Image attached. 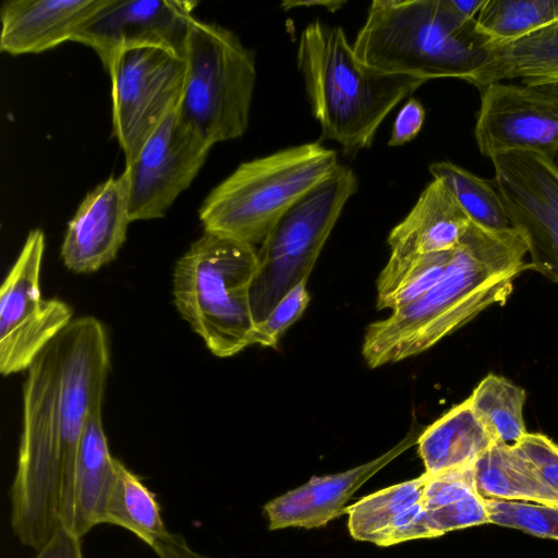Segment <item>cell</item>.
<instances>
[{
	"label": "cell",
	"instance_id": "d6a6232c",
	"mask_svg": "<svg viewBox=\"0 0 558 558\" xmlns=\"http://www.w3.org/2000/svg\"><path fill=\"white\" fill-rule=\"evenodd\" d=\"M539 480L558 494V445L542 434L526 433L515 445Z\"/></svg>",
	"mask_w": 558,
	"mask_h": 558
},
{
	"label": "cell",
	"instance_id": "d6986e66",
	"mask_svg": "<svg viewBox=\"0 0 558 558\" xmlns=\"http://www.w3.org/2000/svg\"><path fill=\"white\" fill-rule=\"evenodd\" d=\"M425 475L362 497L345 508L350 535L388 547L435 537L424 509Z\"/></svg>",
	"mask_w": 558,
	"mask_h": 558
},
{
	"label": "cell",
	"instance_id": "f546056e",
	"mask_svg": "<svg viewBox=\"0 0 558 558\" xmlns=\"http://www.w3.org/2000/svg\"><path fill=\"white\" fill-rule=\"evenodd\" d=\"M490 523L558 541V507L485 498Z\"/></svg>",
	"mask_w": 558,
	"mask_h": 558
},
{
	"label": "cell",
	"instance_id": "d590c367",
	"mask_svg": "<svg viewBox=\"0 0 558 558\" xmlns=\"http://www.w3.org/2000/svg\"><path fill=\"white\" fill-rule=\"evenodd\" d=\"M159 558H211L191 549L180 534L168 532L151 546Z\"/></svg>",
	"mask_w": 558,
	"mask_h": 558
},
{
	"label": "cell",
	"instance_id": "ba28073f",
	"mask_svg": "<svg viewBox=\"0 0 558 558\" xmlns=\"http://www.w3.org/2000/svg\"><path fill=\"white\" fill-rule=\"evenodd\" d=\"M353 170L339 165L274 226L257 251L250 298L255 327L294 287L308 280L349 198L357 191Z\"/></svg>",
	"mask_w": 558,
	"mask_h": 558
},
{
	"label": "cell",
	"instance_id": "9c48e42d",
	"mask_svg": "<svg viewBox=\"0 0 558 558\" xmlns=\"http://www.w3.org/2000/svg\"><path fill=\"white\" fill-rule=\"evenodd\" d=\"M106 70L111 81L112 135L126 165L178 109L186 63L169 50L140 47L119 51Z\"/></svg>",
	"mask_w": 558,
	"mask_h": 558
},
{
	"label": "cell",
	"instance_id": "1f68e13d",
	"mask_svg": "<svg viewBox=\"0 0 558 558\" xmlns=\"http://www.w3.org/2000/svg\"><path fill=\"white\" fill-rule=\"evenodd\" d=\"M425 513L435 537L454 530L490 523L485 498L480 494L426 510Z\"/></svg>",
	"mask_w": 558,
	"mask_h": 558
},
{
	"label": "cell",
	"instance_id": "277c9868",
	"mask_svg": "<svg viewBox=\"0 0 558 558\" xmlns=\"http://www.w3.org/2000/svg\"><path fill=\"white\" fill-rule=\"evenodd\" d=\"M60 361L54 339L27 369L23 428L11 486V526L27 547L40 550L60 530L72 531L59 424Z\"/></svg>",
	"mask_w": 558,
	"mask_h": 558
},
{
	"label": "cell",
	"instance_id": "44dd1931",
	"mask_svg": "<svg viewBox=\"0 0 558 558\" xmlns=\"http://www.w3.org/2000/svg\"><path fill=\"white\" fill-rule=\"evenodd\" d=\"M101 404L102 399L94 402L77 449L72 533L80 538L95 525L105 522L117 481L118 459L109 451L102 427Z\"/></svg>",
	"mask_w": 558,
	"mask_h": 558
},
{
	"label": "cell",
	"instance_id": "ffe728a7",
	"mask_svg": "<svg viewBox=\"0 0 558 558\" xmlns=\"http://www.w3.org/2000/svg\"><path fill=\"white\" fill-rule=\"evenodd\" d=\"M471 219L450 190L434 179L408 216L388 235L392 255L426 254L457 247Z\"/></svg>",
	"mask_w": 558,
	"mask_h": 558
},
{
	"label": "cell",
	"instance_id": "7c38bea8",
	"mask_svg": "<svg viewBox=\"0 0 558 558\" xmlns=\"http://www.w3.org/2000/svg\"><path fill=\"white\" fill-rule=\"evenodd\" d=\"M475 141L482 155L527 150L555 160L558 154V82L504 84L481 89Z\"/></svg>",
	"mask_w": 558,
	"mask_h": 558
},
{
	"label": "cell",
	"instance_id": "8992f818",
	"mask_svg": "<svg viewBox=\"0 0 558 558\" xmlns=\"http://www.w3.org/2000/svg\"><path fill=\"white\" fill-rule=\"evenodd\" d=\"M256 268L253 245L209 232L194 241L174 266V305L218 357L253 344L250 290Z\"/></svg>",
	"mask_w": 558,
	"mask_h": 558
},
{
	"label": "cell",
	"instance_id": "6da1fadb",
	"mask_svg": "<svg viewBox=\"0 0 558 558\" xmlns=\"http://www.w3.org/2000/svg\"><path fill=\"white\" fill-rule=\"evenodd\" d=\"M526 245L514 228L471 221L440 279L413 303L372 323L362 355L376 368L434 347L494 304H505L514 279L529 269Z\"/></svg>",
	"mask_w": 558,
	"mask_h": 558
},
{
	"label": "cell",
	"instance_id": "d4e9b609",
	"mask_svg": "<svg viewBox=\"0 0 558 558\" xmlns=\"http://www.w3.org/2000/svg\"><path fill=\"white\" fill-rule=\"evenodd\" d=\"M452 254H390L377 280V308L395 312L420 299L440 279Z\"/></svg>",
	"mask_w": 558,
	"mask_h": 558
},
{
	"label": "cell",
	"instance_id": "7a4b0ae2",
	"mask_svg": "<svg viewBox=\"0 0 558 558\" xmlns=\"http://www.w3.org/2000/svg\"><path fill=\"white\" fill-rule=\"evenodd\" d=\"M296 57L320 138L337 142L349 158L369 147L388 113L427 82L366 64L340 26L320 21L302 31Z\"/></svg>",
	"mask_w": 558,
	"mask_h": 558
},
{
	"label": "cell",
	"instance_id": "5b68a950",
	"mask_svg": "<svg viewBox=\"0 0 558 558\" xmlns=\"http://www.w3.org/2000/svg\"><path fill=\"white\" fill-rule=\"evenodd\" d=\"M339 165L337 153L319 142L245 161L201 205L204 232L260 244L279 219Z\"/></svg>",
	"mask_w": 558,
	"mask_h": 558
},
{
	"label": "cell",
	"instance_id": "30bf717a",
	"mask_svg": "<svg viewBox=\"0 0 558 558\" xmlns=\"http://www.w3.org/2000/svg\"><path fill=\"white\" fill-rule=\"evenodd\" d=\"M45 234L29 231L0 290V372L27 371L36 357L70 325L72 310L63 301L44 299L39 277Z\"/></svg>",
	"mask_w": 558,
	"mask_h": 558
},
{
	"label": "cell",
	"instance_id": "8d00e7d4",
	"mask_svg": "<svg viewBox=\"0 0 558 558\" xmlns=\"http://www.w3.org/2000/svg\"><path fill=\"white\" fill-rule=\"evenodd\" d=\"M345 4V1H339V0H336V1H324V0H319V1H290V0H287V1H283L281 3V8L283 10H290V9H293V8H299V7H305V8H308V7H313V5H320V7H325L326 10L330 11V12H336L337 10L341 9L343 5Z\"/></svg>",
	"mask_w": 558,
	"mask_h": 558
},
{
	"label": "cell",
	"instance_id": "74e56055",
	"mask_svg": "<svg viewBox=\"0 0 558 558\" xmlns=\"http://www.w3.org/2000/svg\"><path fill=\"white\" fill-rule=\"evenodd\" d=\"M484 3L485 0H451L453 8L469 20L476 19Z\"/></svg>",
	"mask_w": 558,
	"mask_h": 558
},
{
	"label": "cell",
	"instance_id": "2e32d148",
	"mask_svg": "<svg viewBox=\"0 0 558 558\" xmlns=\"http://www.w3.org/2000/svg\"><path fill=\"white\" fill-rule=\"evenodd\" d=\"M131 222L126 172L110 175L89 191L68 222L61 246L65 267L87 274L112 262Z\"/></svg>",
	"mask_w": 558,
	"mask_h": 558
},
{
	"label": "cell",
	"instance_id": "52a82bcc",
	"mask_svg": "<svg viewBox=\"0 0 558 558\" xmlns=\"http://www.w3.org/2000/svg\"><path fill=\"white\" fill-rule=\"evenodd\" d=\"M184 60L181 119L211 146L241 137L256 83L253 51L230 29L194 19Z\"/></svg>",
	"mask_w": 558,
	"mask_h": 558
},
{
	"label": "cell",
	"instance_id": "3957f363",
	"mask_svg": "<svg viewBox=\"0 0 558 558\" xmlns=\"http://www.w3.org/2000/svg\"><path fill=\"white\" fill-rule=\"evenodd\" d=\"M352 46L363 62L385 72L469 82L496 44L451 0H375Z\"/></svg>",
	"mask_w": 558,
	"mask_h": 558
},
{
	"label": "cell",
	"instance_id": "7402d4cb",
	"mask_svg": "<svg viewBox=\"0 0 558 558\" xmlns=\"http://www.w3.org/2000/svg\"><path fill=\"white\" fill-rule=\"evenodd\" d=\"M495 441L468 398L421 432L417 451L434 474L474 464Z\"/></svg>",
	"mask_w": 558,
	"mask_h": 558
},
{
	"label": "cell",
	"instance_id": "5bb4252c",
	"mask_svg": "<svg viewBox=\"0 0 558 558\" xmlns=\"http://www.w3.org/2000/svg\"><path fill=\"white\" fill-rule=\"evenodd\" d=\"M60 361L59 424L64 474L74 519V480L80 439L89 411L104 398L109 342L95 317L74 319L56 338Z\"/></svg>",
	"mask_w": 558,
	"mask_h": 558
},
{
	"label": "cell",
	"instance_id": "f1b7e54d",
	"mask_svg": "<svg viewBox=\"0 0 558 558\" xmlns=\"http://www.w3.org/2000/svg\"><path fill=\"white\" fill-rule=\"evenodd\" d=\"M429 171L450 190L471 221L494 230L511 228L494 181L478 178L449 161L434 162Z\"/></svg>",
	"mask_w": 558,
	"mask_h": 558
},
{
	"label": "cell",
	"instance_id": "83f0119b",
	"mask_svg": "<svg viewBox=\"0 0 558 558\" xmlns=\"http://www.w3.org/2000/svg\"><path fill=\"white\" fill-rule=\"evenodd\" d=\"M558 22V0H485L478 29L494 44L524 38Z\"/></svg>",
	"mask_w": 558,
	"mask_h": 558
},
{
	"label": "cell",
	"instance_id": "e0dca14e",
	"mask_svg": "<svg viewBox=\"0 0 558 558\" xmlns=\"http://www.w3.org/2000/svg\"><path fill=\"white\" fill-rule=\"evenodd\" d=\"M416 427L378 458L353 469L313 476L305 484L280 495L264 506L269 530L286 527L315 529L345 513V505L353 494L393 459L417 444Z\"/></svg>",
	"mask_w": 558,
	"mask_h": 558
},
{
	"label": "cell",
	"instance_id": "cb8c5ba5",
	"mask_svg": "<svg viewBox=\"0 0 558 558\" xmlns=\"http://www.w3.org/2000/svg\"><path fill=\"white\" fill-rule=\"evenodd\" d=\"M474 472L476 489L483 498L558 502V494L539 480L513 445L495 441L476 460Z\"/></svg>",
	"mask_w": 558,
	"mask_h": 558
},
{
	"label": "cell",
	"instance_id": "9a60e30c",
	"mask_svg": "<svg viewBox=\"0 0 558 558\" xmlns=\"http://www.w3.org/2000/svg\"><path fill=\"white\" fill-rule=\"evenodd\" d=\"M197 4L187 0H107L72 41L94 49L105 69L119 51L130 48H162L184 58Z\"/></svg>",
	"mask_w": 558,
	"mask_h": 558
},
{
	"label": "cell",
	"instance_id": "8fae6325",
	"mask_svg": "<svg viewBox=\"0 0 558 558\" xmlns=\"http://www.w3.org/2000/svg\"><path fill=\"white\" fill-rule=\"evenodd\" d=\"M494 184L531 256L529 269L558 283V166L527 150L490 157Z\"/></svg>",
	"mask_w": 558,
	"mask_h": 558
},
{
	"label": "cell",
	"instance_id": "ac0fdd59",
	"mask_svg": "<svg viewBox=\"0 0 558 558\" xmlns=\"http://www.w3.org/2000/svg\"><path fill=\"white\" fill-rule=\"evenodd\" d=\"M107 0H8L0 10V50L39 53L72 41Z\"/></svg>",
	"mask_w": 558,
	"mask_h": 558
},
{
	"label": "cell",
	"instance_id": "4fadbf2b",
	"mask_svg": "<svg viewBox=\"0 0 558 558\" xmlns=\"http://www.w3.org/2000/svg\"><path fill=\"white\" fill-rule=\"evenodd\" d=\"M211 147L175 109L125 166L131 221L163 217L191 185Z\"/></svg>",
	"mask_w": 558,
	"mask_h": 558
},
{
	"label": "cell",
	"instance_id": "f35d334b",
	"mask_svg": "<svg viewBox=\"0 0 558 558\" xmlns=\"http://www.w3.org/2000/svg\"><path fill=\"white\" fill-rule=\"evenodd\" d=\"M554 506H557V507H558V502H557L556 505H554Z\"/></svg>",
	"mask_w": 558,
	"mask_h": 558
},
{
	"label": "cell",
	"instance_id": "836d02e7",
	"mask_svg": "<svg viewBox=\"0 0 558 558\" xmlns=\"http://www.w3.org/2000/svg\"><path fill=\"white\" fill-rule=\"evenodd\" d=\"M424 119L425 110L422 104L415 98H410L395 119L388 145L401 146L412 141L421 131Z\"/></svg>",
	"mask_w": 558,
	"mask_h": 558
},
{
	"label": "cell",
	"instance_id": "603a6c76",
	"mask_svg": "<svg viewBox=\"0 0 558 558\" xmlns=\"http://www.w3.org/2000/svg\"><path fill=\"white\" fill-rule=\"evenodd\" d=\"M522 84L558 82V22L515 41L496 45L485 66L469 83L478 89L502 80Z\"/></svg>",
	"mask_w": 558,
	"mask_h": 558
},
{
	"label": "cell",
	"instance_id": "4dcf8cb0",
	"mask_svg": "<svg viewBox=\"0 0 558 558\" xmlns=\"http://www.w3.org/2000/svg\"><path fill=\"white\" fill-rule=\"evenodd\" d=\"M307 280L300 282L274 307L269 315L255 327L253 344L275 348L282 335L305 311L310 302Z\"/></svg>",
	"mask_w": 558,
	"mask_h": 558
},
{
	"label": "cell",
	"instance_id": "4316f807",
	"mask_svg": "<svg viewBox=\"0 0 558 558\" xmlns=\"http://www.w3.org/2000/svg\"><path fill=\"white\" fill-rule=\"evenodd\" d=\"M469 399L497 441L515 445L527 433L523 418L525 391L507 378L488 374Z\"/></svg>",
	"mask_w": 558,
	"mask_h": 558
},
{
	"label": "cell",
	"instance_id": "484cf974",
	"mask_svg": "<svg viewBox=\"0 0 558 558\" xmlns=\"http://www.w3.org/2000/svg\"><path fill=\"white\" fill-rule=\"evenodd\" d=\"M104 523L129 530L150 547L168 533L155 495L120 460Z\"/></svg>",
	"mask_w": 558,
	"mask_h": 558
},
{
	"label": "cell",
	"instance_id": "e575fe53",
	"mask_svg": "<svg viewBox=\"0 0 558 558\" xmlns=\"http://www.w3.org/2000/svg\"><path fill=\"white\" fill-rule=\"evenodd\" d=\"M80 537L60 529L52 538L37 551L36 558H83Z\"/></svg>",
	"mask_w": 558,
	"mask_h": 558
}]
</instances>
